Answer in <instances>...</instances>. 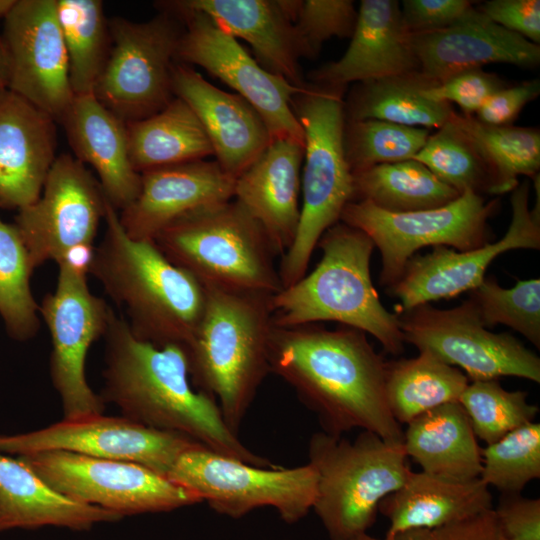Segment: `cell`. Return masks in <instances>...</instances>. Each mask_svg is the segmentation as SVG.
I'll return each instance as SVG.
<instances>
[{
    "instance_id": "6da1fadb",
    "label": "cell",
    "mask_w": 540,
    "mask_h": 540,
    "mask_svg": "<svg viewBox=\"0 0 540 540\" xmlns=\"http://www.w3.org/2000/svg\"><path fill=\"white\" fill-rule=\"evenodd\" d=\"M269 364L270 372L317 415L324 432L343 436L360 429L389 442H403L402 426L386 399V360L363 331L347 326L328 329L317 323L274 326Z\"/></svg>"
},
{
    "instance_id": "7a4b0ae2",
    "label": "cell",
    "mask_w": 540,
    "mask_h": 540,
    "mask_svg": "<svg viewBox=\"0 0 540 540\" xmlns=\"http://www.w3.org/2000/svg\"><path fill=\"white\" fill-rule=\"evenodd\" d=\"M104 339L105 403L145 427L181 434L217 453L260 467H275L250 451L223 419L213 397L195 389L185 349L138 339L111 309Z\"/></svg>"
},
{
    "instance_id": "3957f363",
    "label": "cell",
    "mask_w": 540,
    "mask_h": 540,
    "mask_svg": "<svg viewBox=\"0 0 540 540\" xmlns=\"http://www.w3.org/2000/svg\"><path fill=\"white\" fill-rule=\"evenodd\" d=\"M104 222L88 274L125 310L124 318L138 339L185 349L202 318L206 288L173 264L153 240L130 237L109 202Z\"/></svg>"
},
{
    "instance_id": "277c9868",
    "label": "cell",
    "mask_w": 540,
    "mask_h": 540,
    "mask_svg": "<svg viewBox=\"0 0 540 540\" xmlns=\"http://www.w3.org/2000/svg\"><path fill=\"white\" fill-rule=\"evenodd\" d=\"M202 318L185 347L191 382L213 397L238 434L270 372L273 295L206 288Z\"/></svg>"
},
{
    "instance_id": "5b68a950",
    "label": "cell",
    "mask_w": 540,
    "mask_h": 540,
    "mask_svg": "<svg viewBox=\"0 0 540 540\" xmlns=\"http://www.w3.org/2000/svg\"><path fill=\"white\" fill-rule=\"evenodd\" d=\"M322 256L314 270L272 297L276 327L333 321L368 333L385 352L400 355L404 338L397 314L381 303L373 285V241L341 221L317 243Z\"/></svg>"
},
{
    "instance_id": "8992f818",
    "label": "cell",
    "mask_w": 540,
    "mask_h": 540,
    "mask_svg": "<svg viewBox=\"0 0 540 540\" xmlns=\"http://www.w3.org/2000/svg\"><path fill=\"white\" fill-rule=\"evenodd\" d=\"M345 89L304 83L292 100L304 132L302 206L295 240L278 268L282 289L306 275L319 239L340 221L353 198V174L343 145Z\"/></svg>"
},
{
    "instance_id": "52a82bcc",
    "label": "cell",
    "mask_w": 540,
    "mask_h": 540,
    "mask_svg": "<svg viewBox=\"0 0 540 540\" xmlns=\"http://www.w3.org/2000/svg\"><path fill=\"white\" fill-rule=\"evenodd\" d=\"M153 241L205 288L269 295L282 290L274 248L235 199L175 220Z\"/></svg>"
},
{
    "instance_id": "ba28073f",
    "label": "cell",
    "mask_w": 540,
    "mask_h": 540,
    "mask_svg": "<svg viewBox=\"0 0 540 540\" xmlns=\"http://www.w3.org/2000/svg\"><path fill=\"white\" fill-rule=\"evenodd\" d=\"M317 476L312 509L330 540H354L376 521L384 497L399 489L412 472L403 443L370 431L350 441L324 431L308 445Z\"/></svg>"
},
{
    "instance_id": "9c48e42d",
    "label": "cell",
    "mask_w": 540,
    "mask_h": 540,
    "mask_svg": "<svg viewBox=\"0 0 540 540\" xmlns=\"http://www.w3.org/2000/svg\"><path fill=\"white\" fill-rule=\"evenodd\" d=\"M168 478L232 518L272 507L285 522L295 523L312 509L316 497L317 476L309 463L294 468L260 467L202 445L183 452Z\"/></svg>"
},
{
    "instance_id": "30bf717a",
    "label": "cell",
    "mask_w": 540,
    "mask_h": 540,
    "mask_svg": "<svg viewBox=\"0 0 540 540\" xmlns=\"http://www.w3.org/2000/svg\"><path fill=\"white\" fill-rule=\"evenodd\" d=\"M178 20L165 10L145 22L109 20L110 51L93 94L123 122L149 117L175 97L172 70L183 30Z\"/></svg>"
},
{
    "instance_id": "8fae6325",
    "label": "cell",
    "mask_w": 540,
    "mask_h": 540,
    "mask_svg": "<svg viewBox=\"0 0 540 540\" xmlns=\"http://www.w3.org/2000/svg\"><path fill=\"white\" fill-rule=\"evenodd\" d=\"M498 199L466 191L451 203L405 213L381 210L367 201L349 202L340 221L363 231L378 248L382 268L380 284L392 287L416 251L427 246L472 250L491 242L488 219Z\"/></svg>"
},
{
    "instance_id": "7c38bea8",
    "label": "cell",
    "mask_w": 540,
    "mask_h": 540,
    "mask_svg": "<svg viewBox=\"0 0 540 540\" xmlns=\"http://www.w3.org/2000/svg\"><path fill=\"white\" fill-rule=\"evenodd\" d=\"M57 265L55 290L39 304L51 338V382L63 419L103 414L106 403L88 383L86 358L90 346L104 336L112 308L90 291L85 268L68 260Z\"/></svg>"
},
{
    "instance_id": "4fadbf2b",
    "label": "cell",
    "mask_w": 540,
    "mask_h": 540,
    "mask_svg": "<svg viewBox=\"0 0 540 540\" xmlns=\"http://www.w3.org/2000/svg\"><path fill=\"white\" fill-rule=\"evenodd\" d=\"M184 23L176 61L197 65L220 79L245 99L265 122L271 139L304 144V132L292 108L302 86L264 69L208 15L185 8L178 1L159 2Z\"/></svg>"
},
{
    "instance_id": "5bb4252c",
    "label": "cell",
    "mask_w": 540,
    "mask_h": 540,
    "mask_svg": "<svg viewBox=\"0 0 540 540\" xmlns=\"http://www.w3.org/2000/svg\"><path fill=\"white\" fill-rule=\"evenodd\" d=\"M17 457L60 494L122 517L201 503L191 491L137 463L67 451Z\"/></svg>"
},
{
    "instance_id": "9a60e30c",
    "label": "cell",
    "mask_w": 540,
    "mask_h": 540,
    "mask_svg": "<svg viewBox=\"0 0 540 540\" xmlns=\"http://www.w3.org/2000/svg\"><path fill=\"white\" fill-rule=\"evenodd\" d=\"M396 314L404 342L464 370L471 381L514 376L540 383V358L513 335L489 331L469 298L451 309L427 303Z\"/></svg>"
},
{
    "instance_id": "2e32d148",
    "label": "cell",
    "mask_w": 540,
    "mask_h": 540,
    "mask_svg": "<svg viewBox=\"0 0 540 540\" xmlns=\"http://www.w3.org/2000/svg\"><path fill=\"white\" fill-rule=\"evenodd\" d=\"M107 204L97 178L83 163L69 154L57 156L39 198L15 216L33 270L94 249Z\"/></svg>"
},
{
    "instance_id": "e0dca14e",
    "label": "cell",
    "mask_w": 540,
    "mask_h": 540,
    "mask_svg": "<svg viewBox=\"0 0 540 540\" xmlns=\"http://www.w3.org/2000/svg\"><path fill=\"white\" fill-rule=\"evenodd\" d=\"M537 203L529 208L530 184H518L510 198L512 217L505 235L481 247L458 251L436 246L425 255H413L399 280L388 291L400 300V310L470 292L485 278L491 262L515 249L540 248V186L535 182Z\"/></svg>"
},
{
    "instance_id": "ac0fdd59",
    "label": "cell",
    "mask_w": 540,
    "mask_h": 540,
    "mask_svg": "<svg viewBox=\"0 0 540 540\" xmlns=\"http://www.w3.org/2000/svg\"><path fill=\"white\" fill-rule=\"evenodd\" d=\"M199 445L181 434L145 427L123 416L103 414L63 419L28 433L0 435V453L7 455L67 451L137 463L165 477L183 452Z\"/></svg>"
},
{
    "instance_id": "d6986e66",
    "label": "cell",
    "mask_w": 540,
    "mask_h": 540,
    "mask_svg": "<svg viewBox=\"0 0 540 540\" xmlns=\"http://www.w3.org/2000/svg\"><path fill=\"white\" fill-rule=\"evenodd\" d=\"M2 38L8 90L60 123L74 93L55 0H16L4 18Z\"/></svg>"
},
{
    "instance_id": "ffe728a7",
    "label": "cell",
    "mask_w": 540,
    "mask_h": 540,
    "mask_svg": "<svg viewBox=\"0 0 540 540\" xmlns=\"http://www.w3.org/2000/svg\"><path fill=\"white\" fill-rule=\"evenodd\" d=\"M235 179L216 161L198 160L141 173L137 197L119 213L125 232L153 240L167 225L233 198Z\"/></svg>"
},
{
    "instance_id": "44dd1931",
    "label": "cell",
    "mask_w": 540,
    "mask_h": 540,
    "mask_svg": "<svg viewBox=\"0 0 540 540\" xmlns=\"http://www.w3.org/2000/svg\"><path fill=\"white\" fill-rule=\"evenodd\" d=\"M419 70L439 83L490 63L535 68L540 46L499 26L474 5L450 26L412 35Z\"/></svg>"
},
{
    "instance_id": "7402d4cb",
    "label": "cell",
    "mask_w": 540,
    "mask_h": 540,
    "mask_svg": "<svg viewBox=\"0 0 540 540\" xmlns=\"http://www.w3.org/2000/svg\"><path fill=\"white\" fill-rule=\"evenodd\" d=\"M172 90L194 111L209 138L216 162L234 179L271 143L265 122L245 99L212 85L189 65L175 63Z\"/></svg>"
},
{
    "instance_id": "603a6c76",
    "label": "cell",
    "mask_w": 540,
    "mask_h": 540,
    "mask_svg": "<svg viewBox=\"0 0 540 540\" xmlns=\"http://www.w3.org/2000/svg\"><path fill=\"white\" fill-rule=\"evenodd\" d=\"M56 121L5 90L0 94V207L22 209L36 201L55 159Z\"/></svg>"
},
{
    "instance_id": "cb8c5ba5",
    "label": "cell",
    "mask_w": 540,
    "mask_h": 540,
    "mask_svg": "<svg viewBox=\"0 0 540 540\" xmlns=\"http://www.w3.org/2000/svg\"><path fill=\"white\" fill-rule=\"evenodd\" d=\"M419 70L396 0H362L344 55L309 73L311 83L347 86Z\"/></svg>"
},
{
    "instance_id": "d4e9b609",
    "label": "cell",
    "mask_w": 540,
    "mask_h": 540,
    "mask_svg": "<svg viewBox=\"0 0 540 540\" xmlns=\"http://www.w3.org/2000/svg\"><path fill=\"white\" fill-rule=\"evenodd\" d=\"M304 144L273 140L235 179L233 197L258 222L277 256L292 246L299 226Z\"/></svg>"
},
{
    "instance_id": "484cf974",
    "label": "cell",
    "mask_w": 540,
    "mask_h": 540,
    "mask_svg": "<svg viewBox=\"0 0 540 540\" xmlns=\"http://www.w3.org/2000/svg\"><path fill=\"white\" fill-rule=\"evenodd\" d=\"M81 163L89 164L108 202L117 211L131 204L141 184L130 160L126 123L93 93L74 96L60 122Z\"/></svg>"
},
{
    "instance_id": "4316f807",
    "label": "cell",
    "mask_w": 540,
    "mask_h": 540,
    "mask_svg": "<svg viewBox=\"0 0 540 540\" xmlns=\"http://www.w3.org/2000/svg\"><path fill=\"white\" fill-rule=\"evenodd\" d=\"M200 11L234 38L253 49L259 64L295 86L300 73V50L291 19V0H177Z\"/></svg>"
},
{
    "instance_id": "83f0119b",
    "label": "cell",
    "mask_w": 540,
    "mask_h": 540,
    "mask_svg": "<svg viewBox=\"0 0 540 540\" xmlns=\"http://www.w3.org/2000/svg\"><path fill=\"white\" fill-rule=\"evenodd\" d=\"M492 509L489 487L480 478L454 482L411 472L406 482L382 499L378 512L388 519L384 536L459 523Z\"/></svg>"
},
{
    "instance_id": "f1b7e54d",
    "label": "cell",
    "mask_w": 540,
    "mask_h": 540,
    "mask_svg": "<svg viewBox=\"0 0 540 540\" xmlns=\"http://www.w3.org/2000/svg\"><path fill=\"white\" fill-rule=\"evenodd\" d=\"M122 518L60 494L18 457L0 453V532L43 526L82 531Z\"/></svg>"
},
{
    "instance_id": "f546056e",
    "label": "cell",
    "mask_w": 540,
    "mask_h": 540,
    "mask_svg": "<svg viewBox=\"0 0 540 540\" xmlns=\"http://www.w3.org/2000/svg\"><path fill=\"white\" fill-rule=\"evenodd\" d=\"M403 446L423 472L454 481L478 479L481 447L459 402L433 408L407 424Z\"/></svg>"
},
{
    "instance_id": "4dcf8cb0",
    "label": "cell",
    "mask_w": 540,
    "mask_h": 540,
    "mask_svg": "<svg viewBox=\"0 0 540 540\" xmlns=\"http://www.w3.org/2000/svg\"><path fill=\"white\" fill-rule=\"evenodd\" d=\"M435 84L420 70L356 83L344 100L345 120L374 119L439 129L455 111L452 104L428 95Z\"/></svg>"
},
{
    "instance_id": "1f68e13d",
    "label": "cell",
    "mask_w": 540,
    "mask_h": 540,
    "mask_svg": "<svg viewBox=\"0 0 540 540\" xmlns=\"http://www.w3.org/2000/svg\"><path fill=\"white\" fill-rule=\"evenodd\" d=\"M126 130L130 160L140 174L214 155L200 120L176 96L157 113L126 123Z\"/></svg>"
},
{
    "instance_id": "d6a6232c",
    "label": "cell",
    "mask_w": 540,
    "mask_h": 540,
    "mask_svg": "<svg viewBox=\"0 0 540 540\" xmlns=\"http://www.w3.org/2000/svg\"><path fill=\"white\" fill-rule=\"evenodd\" d=\"M468 383L460 369L427 351L414 358L386 361L385 365L387 403L401 425L440 405L458 402Z\"/></svg>"
},
{
    "instance_id": "836d02e7",
    "label": "cell",
    "mask_w": 540,
    "mask_h": 540,
    "mask_svg": "<svg viewBox=\"0 0 540 540\" xmlns=\"http://www.w3.org/2000/svg\"><path fill=\"white\" fill-rule=\"evenodd\" d=\"M460 195L414 159L379 164L353 173L352 201H367L387 212L438 208Z\"/></svg>"
},
{
    "instance_id": "e575fe53",
    "label": "cell",
    "mask_w": 540,
    "mask_h": 540,
    "mask_svg": "<svg viewBox=\"0 0 540 540\" xmlns=\"http://www.w3.org/2000/svg\"><path fill=\"white\" fill-rule=\"evenodd\" d=\"M74 96L93 93L107 60L109 20L99 0H55Z\"/></svg>"
},
{
    "instance_id": "d590c367",
    "label": "cell",
    "mask_w": 540,
    "mask_h": 540,
    "mask_svg": "<svg viewBox=\"0 0 540 540\" xmlns=\"http://www.w3.org/2000/svg\"><path fill=\"white\" fill-rule=\"evenodd\" d=\"M453 115V114H452ZM414 160L460 194L499 195L495 173L476 143L452 119L431 133Z\"/></svg>"
},
{
    "instance_id": "8d00e7d4",
    "label": "cell",
    "mask_w": 540,
    "mask_h": 540,
    "mask_svg": "<svg viewBox=\"0 0 540 540\" xmlns=\"http://www.w3.org/2000/svg\"><path fill=\"white\" fill-rule=\"evenodd\" d=\"M452 119L476 143L492 167L499 195L519 184V176L531 179L539 175L540 131L533 127L493 126L473 116L454 112Z\"/></svg>"
},
{
    "instance_id": "74e56055",
    "label": "cell",
    "mask_w": 540,
    "mask_h": 540,
    "mask_svg": "<svg viewBox=\"0 0 540 540\" xmlns=\"http://www.w3.org/2000/svg\"><path fill=\"white\" fill-rule=\"evenodd\" d=\"M34 272L14 224L0 218V316L13 339L27 341L40 328L39 304L30 279Z\"/></svg>"
},
{
    "instance_id": "f35d334b",
    "label": "cell",
    "mask_w": 540,
    "mask_h": 540,
    "mask_svg": "<svg viewBox=\"0 0 540 540\" xmlns=\"http://www.w3.org/2000/svg\"><path fill=\"white\" fill-rule=\"evenodd\" d=\"M431 130L381 120H345L344 153L353 173L373 166L413 159Z\"/></svg>"
},
{
    "instance_id": "ab89813d",
    "label": "cell",
    "mask_w": 540,
    "mask_h": 540,
    "mask_svg": "<svg viewBox=\"0 0 540 540\" xmlns=\"http://www.w3.org/2000/svg\"><path fill=\"white\" fill-rule=\"evenodd\" d=\"M458 402L476 438L492 444L511 431L534 422L539 408L527 401V392L504 389L498 380L468 383Z\"/></svg>"
},
{
    "instance_id": "60d3db41",
    "label": "cell",
    "mask_w": 540,
    "mask_h": 540,
    "mask_svg": "<svg viewBox=\"0 0 540 540\" xmlns=\"http://www.w3.org/2000/svg\"><path fill=\"white\" fill-rule=\"evenodd\" d=\"M480 320L487 327L506 325L540 348V279L517 280L503 288L495 277H485L470 291Z\"/></svg>"
},
{
    "instance_id": "b9f144b4",
    "label": "cell",
    "mask_w": 540,
    "mask_h": 540,
    "mask_svg": "<svg viewBox=\"0 0 540 540\" xmlns=\"http://www.w3.org/2000/svg\"><path fill=\"white\" fill-rule=\"evenodd\" d=\"M480 479L502 494H518L540 478V424H525L481 448Z\"/></svg>"
},
{
    "instance_id": "7bdbcfd3",
    "label": "cell",
    "mask_w": 540,
    "mask_h": 540,
    "mask_svg": "<svg viewBox=\"0 0 540 540\" xmlns=\"http://www.w3.org/2000/svg\"><path fill=\"white\" fill-rule=\"evenodd\" d=\"M357 17L351 0H292L291 19L301 57H316L333 37L351 38Z\"/></svg>"
},
{
    "instance_id": "ee69618b",
    "label": "cell",
    "mask_w": 540,
    "mask_h": 540,
    "mask_svg": "<svg viewBox=\"0 0 540 540\" xmlns=\"http://www.w3.org/2000/svg\"><path fill=\"white\" fill-rule=\"evenodd\" d=\"M505 86L506 82L497 74L476 68L456 73L435 84L428 95L438 101L456 103L462 115L474 116L488 97Z\"/></svg>"
},
{
    "instance_id": "f6af8a7d",
    "label": "cell",
    "mask_w": 540,
    "mask_h": 540,
    "mask_svg": "<svg viewBox=\"0 0 540 540\" xmlns=\"http://www.w3.org/2000/svg\"><path fill=\"white\" fill-rule=\"evenodd\" d=\"M495 517L505 540H540V499L502 494Z\"/></svg>"
},
{
    "instance_id": "bcb514c9",
    "label": "cell",
    "mask_w": 540,
    "mask_h": 540,
    "mask_svg": "<svg viewBox=\"0 0 540 540\" xmlns=\"http://www.w3.org/2000/svg\"><path fill=\"white\" fill-rule=\"evenodd\" d=\"M355 540H505L499 529L493 508L468 520L433 528L411 530L391 539L377 538L368 533Z\"/></svg>"
},
{
    "instance_id": "7dc6e473",
    "label": "cell",
    "mask_w": 540,
    "mask_h": 540,
    "mask_svg": "<svg viewBox=\"0 0 540 540\" xmlns=\"http://www.w3.org/2000/svg\"><path fill=\"white\" fill-rule=\"evenodd\" d=\"M474 3L469 0H404L400 9L405 27L414 35L450 26Z\"/></svg>"
},
{
    "instance_id": "c3c4849f",
    "label": "cell",
    "mask_w": 540,
    "mask_h": 540,
    "mask_svg": "<svg viewBox=\"0 0 540 540\" xmlns=\"http://www.w3.org/2000/svg\"><path fill=\"white\" fill-rule=\"evenodd\" d=\"M539 94V79L507 85L488 97L473 117L487 125H512L523 108Z\"/></svg>"
},
{
    "instance_id": "681fc988",
    "label": "cell",
    "mask_w": 540,
    "mask_h": 540,
    "mask_svg": "<svg viewBox=\"0 0 540 540\" xmlns=\"http://www.w3.org/2000/svg\"><path fill=\"white\" fill-rule=\"evenodd\" d=\"M477 7L494 23L539 45V0H491Z\"/></svg>"
},
{
    "instance_id": "f907efd6",
    "label": "cell",
    "mask_w": 540,
    "mask_h": 540,
    "mask_svg": "<svg viewBox=\"0 0 540 540\" xmlns=\"http://www.w3.org/2000/svg\"><path fill=\"white\" fill-rule=\"evenodd\" d=\"M9 60L2 36H0V94L8 89Z\"/></svg>"
},
{
    "instance_id": "816d5d0a",
    "label": "cell",
    "mask_w": 540,
    "mask_h": 540,
    "mask_svg": "<svg viewBox=\"0 0 540 540\" xmlns=\"http://www.w3.org/2000/svg\"><path fill=\"white\" fill-rule=\"evenodd\" d=\"M16 0H0V19H4Z\"/></svg>"
}]
</instances>
